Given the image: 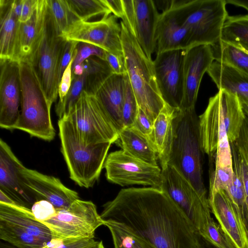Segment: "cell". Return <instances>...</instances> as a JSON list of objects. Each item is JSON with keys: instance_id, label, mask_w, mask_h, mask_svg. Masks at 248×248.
Wrapping results in <instances>:
<instances>
[{"instance_id": "cell-40", "label": "cell", "mask_w": 248, "mask_h": 248, "mask_svg": "<svg viewBox=\"0 0 248 248\" xmlns=\"http://www.w3.org/2000/svg\"><path fill=\"white\" fill-rule=\"evenodd\" d=\"M201 236L219 248H238L213 218L208 223L204 233Z\"/></svg>"}, {"instance_id": "cell-7", "label": "cell", "mask_w": 248, "mask_h": 248, "mask_svg": "<svg viewBox=\"0 0 248 248\" xmlns=\"http://www.w3.org/2000/svg\"><path fill=\"white\" fill-rule=\"evenodd\" d=\"M66 42L58 32L47 8L43 35L27 62L32 67L51 105L58 96L59 66Z\"/></svg>"}, {"instance_id": "cell-35", "label": "cell", "mask_w": 248, "mask_h": 248, "mask_svg": "<svg viewBox=\"0 0 248 248\" xmlns=\"http://www.w3.org/2000/svg\"><path fill=\"white\" fill-rule=\"evenodd\" d=\"M225 191L248 238V212L246 197L241 179L235 172L232 184Z\"/></svg>"}, {"instance_id": "cell-31", "label": "cell", "mask_w": 248, "mask_h": 248, "mask_svg": "<svg viewBox=\"0 0 248 248\" xmlns=\"http://www.w3.org/2000/svg\"><path fill=\"white\" fill-rule=\"evenodd\" d=\"M220 40L235 45L248 52V14L228 16L224 22Z\"/></svg>"}, {"instance_id": "cell-13", "label": "cell", "mask_w": 248, "mask_h": 248, "mask_svg": "<svg viewBox=\"0 0 248 248\" xmlns=\"http://www.w3.org/2000/svg\"><path fill=\"white\" fill-rule=\"evenodd\" d=\"M122 21L147 57L156 51V30L160 13L152 0H122Z\"/></svg>"}, {"instance_id": "cell-39", "label": "cell", "mask_w": 248, "mask_h": 248, "mask_svg": "<svg viewBox=\"0 0 248 248\" xmlns=\"http://www.w3.org/2000/svg\"><path fill=\"white\" fill-rule=\"evenodd\" d=\"M234 176L233 167H215L209 173V193L226 190L232 184Z\"/></svg>"}, {"instance_id": "cell-1", "label": "cell", "mask_w": 248, "mask_h": 248, "mask_svg": "<svg viewBox=\"0 0 248 248\" xmlns=\"http://www.w3.org/2000/svg\"><path fill=\"white\" fill-rule=\"evenodd\" d=\"M100 216L156 248H196L199 235L166 193L153 187L121 189Z\"/></svg>"}, {"instance_id": "cell-52", "label": "cell", "mask_w": 248, "mask_h": 248, "mask_svg": "<svg viewBox=\"0 0 248 248\" xmlns=\"http://www.w3.org/2000/svg\"><path fill=\"white\" fill-rule=\"evenodd\" d=\"M226 4H232L245 8L248 12V0H225Z\"/></svg>"}, {"instance_id": "cell-43", "label": "cell", "mask_w": 248, "mask_h": 248, "mask_svg": "<svg viewBox=\"0 0 248 248\" xmlns=\"http://www.w3.org/2000/svg\"><path fill=\"white\" fill-rule=\"evenodd\" d=\"M38 0H13L14 11L19 21L24 23L32 16L35 9Z\"/></svg>"}, {"instance_id": "cell-44", "label": "cell", "mask_w": 248, "mask_h": 248, "mask_svg": "<svg viewBox=\"0 0 248 248\" xmlns=\"http://www.w3.org/2000/svg\"><path fill=\"white\" fill-rule=\"evenodd\" d=\"M31 211L35 218L43 222L54 216L56 214L57 209L46 200H40L32 205Z\"/></svg>"}, {"instance_id": "cell-32", "label": "cell", "mask_w": 248, "mask_h": 248, "mask_svg": "<svg viewBox=\"0 0 248 248\" xmlns=\"http://www.w3.org/2000/svg\"><path fill=\"white\" fill-rule=\"evenodd\" d=\"M0 238L18 248H42L46 244L19 227L0 220Z\"/></svg>"}, {"instance_id": "cell-21", "label": "cell", "mask_w": 248, "mask_h": 248, "mask_svg": "<svg viewBox=\"0 0 248 248\" xmlns=\"http://www.w3.org/2000/svg\"><path fill=\"white\" fill-rule=\"evenodd\" d=\"M208 199L211 211L225 233L238 248H248L247 233L226 191L209 193Z\"/></svg>"}, {"instance_id": "cell-19", "label": "cell", "mask_w": 248, "mask_h": 248, "mask_svg": "<svg viewBox=\"0 0 248 248\" xmlns=\"http://www.w3.org/2000/svg\"><path fill=\"white\" fill-rule=\"evenodd\" d=\"M20 172L25 184L38 200H46L57 209L66 208L79 199L78 193L65 186L59 178L27 168L24 165Z\"/></svg>"}, {"instance_id": "cell-49", "label": "cell", "mask_w": 248, "mask_h": 248, "mask_svg": "<svg viewBox=\"0 0 248 248\" xmlns=\"http://www.w3.org/2000/svg\"><path fill=\"white\" fill-rule=\"evenodd\" d=\"M106 61L114 74L122 75L126 73L124 54H114L106 51Z\"/></svg>"}, {"instance_id": "cell-34", "label": "cell", "mask_w": 248, "mask_h": 248, "mask_svg": "<svg viewBox=\"0 0 248 248\" xmlns=\"http://www.w3.org/2000/svg\"><path fill=\"white\" fill-rule=\"evenodd\" d=\"M47 3L48 10L60 36L80 20L71 10L66 0H47Z\"/></svg>"}, {"instance_id": "cell-36", "label": "cell", "mask_w": 248, "mask_h": 248, "mask_svg": "<svg viewBox=\"0 0 248 248\" xmlns=\"http://www.w3.org/2000/svg\"><path fill=\"white\" fill-rule=\"evenodd\" d=\"M104 225L108 228L110 232L114 248H156L113 223L105 222Z\"/></svg>"}, {"instance_id": "cell-14", "label": "cell", "mask_w": 248, "mask_h": 248, "mask_svg": "<svg viewBox=\"0 0 248 248\" xmlns=\"http://www.w3.org/2000/svg\"><path fill=\"white\" fill-rule=\"evenodd\" d=\"M113 15L93 21H78L61 35L66 41L90 44L105 51L123 53L121 27Z\"/></svg>"}, {"instance_id": "cell-50", "label": "cell", "mask_w": 248, "mask_h": 248, "mask_svg": "<svg viewBox=\"0 0 248 248\" xmlns=\"http://www.w3.org/2000/svg\"><path fill=\"white\" fill-rule=\"evenodd\" d=\"M104 2L113 15L117 18H122L123 14L122 0H104Z\"/></svg>"}, {"instance_id": "cell-27", "label": "cell", "mask_w": 248, "mask_h": 248, "mask_svg": "<svg viewBox=\"0 0 248 248\" xmlns=\"http://www.w3.org/2000/svg\"><path fill=\"white\" fill-rule=\"evenodd\" d=\"M218 90L236 95L248 101V76L224 63L214 61L207 71Z\"/></svg>"}, {"instance_id": "cell-38", "label": "cell", "mask_w": 248, "mask_h": 248, "mask_svg": "<svg viewBox=\"0 0 248 248\" xmlns=\"http://www.w3.org/2000/svg\"><path fill=\"white\" fill-rule=\"evenodd\" d=\"M139 109L138 104L125 74V94L122 108V119L124 128L132 126L134 123Z\"/></svg>"}, {"instance_id": "cell-24", "label": "cell", "mask_w": 248, "mask_h": 248, "mask_svg": "<svg viewBox=\"0 0 248 248\" xmlns=\"http://www.w3.org/2000/svg\"><path fill=\"white\" fill-rule=\"evenodd\" d=\"M0 220L16 225L46 244L54 238L50 229L35 218L31 209L16 203L0 202Z\"/></svg>"}, {"instance_id": "cell-11", "label": "cell", "mask_w": 248, "mask_h": 248, "mask_svg": "<svg viewBox=\"0 0 248 248\" xmlns=\"http://www.w3.org/2000/svg\"><path fill=\"white\" fill-rule=\"evenodd\" d=\"M199 127L203 152L210 158L215 155V167H232L219 92L209 98L205 110L199 116Z\"/></svg>"}, {"instance_id": "cell-29", "label": "cell", "mask_w": 248, "mask_h": 248, "mask_svg": "<svg viewBox=\"0 0 248 248\" xmlns=\"http://www.w3.org/2000/svg\"><path fill=\"white\" fill-rule=\"evenodd\" d=\"M218 92L228 140L230 143H232L238 138L246 116L236 95L223 90Z\"/></svg>"}, {"instance_id": "cell-12", "label": "cell", "mask_w": 248, "mask_h": 248, "mask_svg": "<svg viewBox=\"0 0 248 248\" xmlns=\"http://www.w3.org/2000/svg\"><path fill=\"white\" fill-rule=\"evenodd\" d=\"M104 168L107 180L122 186L138 185L160 189L161 186L162 170L158 166L144 162L123 150L108 154Z\"/></svg>"}, {"instance_id": "cell-25", "label": "cell", "mask_w": 248, "mask_h": 248, "mask_svg": "<svg viewBox=\"0 0 248 248\" xmlns=\"http://www.w3.org/2000/svg\"><path fill=\"white\" fill-rule=\"evenodd\" d=\"M179 109L165 103L153 123L150 140L156 151L161 169L168 165L173 139V121Z\"/></svg>"}, {"instance_id": "cell-42", "label": "cell", "mask_w": 248, "mask_h": 248, "mask_svg": "<svg viewBox=\"0 0 248 248\" xmlns=\"http://www.w3.org/2000/svg\"><path fill=\"white\" fill-rule=\"evenodd\" d=\"M95 242L94 238L82 239L53 238L42 248H89Z\"/></svg>"}, {"instance_id": "cell-30", "label": "cell", "mask_w": 248, "mask_h": 248, "mask_svg": "<svg viewBox=\"0 0 248 248\" xmlns=\"http://www.w3.org/2000/svg\"><path fill=\"white\" fill-rule=\"evenodd\" d=\"M211 47L214 61L227 64L248 76V52L220 40Z\"/></svg>"}, {"instance_id": "cell-6", "label": "cell", "mask_w": 248, "mask_h": 248, "mask_svg": "<svg viewBox=\"0 0 248 248\" xmlns=\"http://www.w3.org/2000/svg\"><path fill=\"white\" fill-rule=\"evenodd\" d=\"M170 4L189 31L190 47L220 40L229 16L225 0H172Z\"/></svg>"}, {"instance_id": "cell-18", "label": "cell", "mask_w": 248, "mask_h": 248, "mask_svg": "<svg viewBox=\"0 0 248 248\" xmlns=\"http://www.w3.org/2000/svg\"><path fill=\"white\" fill-rule=\"evenodd\" d=\"M214 61L211 45H197L186 50L183 67L184 94L180 109L195 108L203 76Z\"/></svg>"}, {"instance_id": "cell-55", "label": "cell", "mask_w": 248, "mask_h": 248, "mask_svg": "<svg viewBox=\"0 0 248 248\" xmlns=\"http://www.w3.org/2000/svg\"><path fill=\"white\" fill-rule=\"evenodd\" d=\"M196 248H201L198 246V245H197V246Z\"/></svg>"}, {"instance_id": "cell-16", "label": "cell", "mask_w": 248, "mask_h": 248, "mask_svg": "<svg viewBox=\"0 0 248 248\" xmlns=\"http://www.w3.org/2000/svg\"><path fill=\"white\" fill-rule=\"evenodd\" d=\"M0 126L14 129L20 116L21 87L19 62L0 60Z\"/></svg>"}, {"instance_id": "cell-45", "label": "cell", "mask_w": 248, "mask_h": 248, "mask_svg": "<svg viewBox=\"0 0 248 248\" xmlns=\"http://www.w3.org/2000/svg\"><path fill=\"white\" fill-rule=\"evenodd\" d=\"M78 42L67 41L60 60L58 70L59 85L63 74L72 60Z\"/></svg>"}, {"instance_id": "cell-3", "label": "cell", "mask_w": 248, "mask_h": 248, "mask_svg": "<svg viewBox=\"0 0 248 248\" xmlns=\"http://www.w3.org/2000/svg\"><path fill=\"white\" fill-rule=\"evenodd\" d=\"M120 25L126 74L139 108L154 123L165 104L157 84L154 62L122 20Z\"/></svg>"}, {"instance_id": "cell-37", "label": "cell", "mask_w": 248, "mask_h": 248, "mask_svg": "<svg viewBox=\"0 0 248 248\" xmlns=\"http://www.w3.org/2000/svg\"><path fill=\"white\" fill-rule=\"evenodd\" d=\"M87 75L84 72L81 76L72 77L71 85L68 94L62 102H58L55 111L59 119L67 115L84 90Z\"/></svg>"}, {"instance_id": "cell-4", "label": "cell", "mask_w": 248, "mask_h": 248, "mask_svg": "<svg viewBox=\"0 0 248 248\" xmlns=\"http://www.w3.org/2000/svg\"><path fill=\"white\" fill-rule=\"evenodd\" d=\"M61 150L70 178L81 187H92L98 180L112 144H86L65 117L58 123Z\"/></svg>"}, {"instance_id": "cell-23", "label": "cell", "mask_w": 248, "mask_h": 248, "mask_svg": "<svg viewBox=\"0 0 248 248\" xmlns=\"http://www.w3.org/2000/svg\"><path fill=\"white\" fill-rule=\"evenodd\" d=\"M125 74H113L100 84L86 91L97 97L119 133L124 129L122 108Z\"/></svg>"}, {"instance_id": "cell-51", "label": "cell", "mask_w": 248, "mask_h": 248, "mask_svg": "<svg viewBox=\"0 0 248 248\" xmlns=\"http://www.w3.org/2000/svg\"><path fill=\"white\" fill-rule=\"evenodd\" d=\"M198 245L201 248H219L215 244L204 238L200 234L198 236Z\"/></svg>"}, {"instance_id": "cell-2", "label": "cell", "mask_w": 248, "mask_h": 248, "mask_svg": "<svg viewBox=\"0 0 248 248\" xmlns=\"http://www.w3.org/2000/svg\"><path fill=\"white\" fill-rule=\"evenodd\" d=\"M204 153L195 108L179 109L173 121L168 165L174 168L201 196L207 197L203 179Z\"/></svg>"}, {"instance_id": "cell-41", "label": "cell", "mask_w": 248, "mask_h": 248, "mask_svg": "<svg viewBox=\"0 0 248 248\" xmlns=\"http://www.w3.org/2000/svg\"><path fill=\"white\" fill-rule=\"evenodd\" d=\"M106 51L94 45L78 42L76 47V54L72 65V68L83 63L86 59L95 56L105 61Z\"/></svg>"}, {"instance_id": "cell-33", "label": "cell", "mask_w": 248, "mask_h": 248, "mask_svg": "<svg viewBox=\"0 0 248 248\" xmlns=\"http://www.w3.org/2000/svg\"><path fill=\"white\" fill-rule=\"evenodd\" d=\"M72 12L82 21H89L92 18L107 17L111 12L104 0H66Z\"/></svg>"}, {"instance_id": "cell-54", "label": "cell", "mask_w": 248, "mask_h": 248, "mask_svg": "<svg viewBox=\"0 0 248 248\" xmlns=\"http://www.w3.org/2000/svg\"><path fill=\"white\" fill-rule=\"evenodd\" d=\"M89 248H105L103 242L102 241H96L94 243L93 245H92Z\"/></svg>"}, {"instance_id": "cell-20", "label": "cell", "mask_w": 248, "mask_h": 248, "mask_svg": "<svg viewBox=\"0 0 248 248\" xmlns=\"http://www.w3.org/2000/svg\"><path fill=\"white\" fill-rule=\"evenodd\" d=\"M156 42V54L170 50H186L191 47L189 31L170 2L159 15Z\"/></svg>"}, {"instance_id": "cell-22", "label": "cell", "mask_w": 248, "mask_h": 248, "mask_svg": "<svg viewBox=\"0 0 248 248\" xmlns=\"http://www.w3.org/2000/svg\"><path fill=\"white\" fill-rule=\"evenodd\" d=\"M47 9V0H38L30 19L19 23L13 61L27 62L33 53L43 35Z\"/></svg>"}, {"instance_id": "cell-46", "label": "cell", "mask_w": 248, "mask_h": 248, "mask_svg": "<svg viewBox=\"0 0 248 248\" xmlns=\"http://www.w3.org/2000/svg\"><path fill=\"white\" fill-rule=\"evenodd\" d=\"M153 123L145 113L139 108L136 117L132 126L150 140L153 130Z\"/></svg>"}, {"instance_id": "cell-8", "label": "cell", "mask_w": 248, "mask_h": 248, "mask_svg": "<svg viewBox=\"0 0 248 248\" xmlns=\"http://www.w3.org/2000/svg\"><path fill=\"white\" fill-rule=\"evenodd\" d=\"M86 144L115 143L119 132L93 94L83 90L67 115Z\"/></svg>"}, {"instance_id": "cell-15", "label": "cell", "mask_w": 248, "mask_h": 248, "mask_svg": "<svg viewBox=\"0 0 248 248\" xmlns=\"http://www.w3.org/2000/svg\"><path fill=\"white\" fill-rule=\"evenodd\" d=\"M186 50L156 54L153 61L158 87L166 104L180 108L184 94L183 67Z\"/></svg>"}, {"instance_id": "cell-47", "label": "cell", "mask_w": 248, "mask_h": 248, "mask_svg": "<svg viewBox=\"0 0 248 248\" xmlns=\"http://www.w3.org/2000/svg\"><path fill=\"white\" fill-rule=\"evenodd\" d=\"M76 54V48L74 56L68 66L64 71L58 88V102H62L70 90L72 83V65Z\"/></svg>"}, {"instance_id": "cell-48", "label": "cell", "mask_w": 248, "mask_h": 248, "mask_svg": "<svg viewBox=\"0 0 248 248\" xmlns=\"http://www.w3.org/2000/svg\"><path fill=\"white\" fill-rule=\"evenodd\" d=\"M234 143L248 167V117L247 116L246 117L241 128L239 136Z\"/></svg>"}, {"instance_id": "cell-9", "label": "cell", "mask_w": 248, "mask_h": 248, "mask_svg": "<svg viewBox=\"0 0 248 248\" xmlns=\"http://www.w3.org/2000/svg\"><path fill=\"white\" fill-rule=\"evenodd\" d=\"M160 189L170 197L184 213L196 232L202 235L213 218L207 197L201 196L174 168L162 169Z\"/></svg>"}, {"instance_id": "cell-10", "label": "cell", "mask_w": 248, "mask_h": 248, "mask_svg": "<svg viewBox=\"0 0 248 248\" xmlns=\"http://www.w3.org/2000/svg\"><path fill=\"white\" fill-rule=\"evenodd\" d=\"M104 222L92 202L79 199L66 208L57 209L54 216L42 223L54 238L82 239L94 238L95 230Z\"/></svg>"}, {"instance_id": "cell-17", "label": "cell", "mask_w": 248, "mask_h": 248, "mask_svg": "<svg viewBox=\"0 0 248 248\" xmlns=\"http://www.w3.org/2000/svg\"><path fill=\"white\" fill-rule=\"evenodd\" d=\"M23 166L10 147L0 140V190L17 204L31 209L37 197L25 184L20 169Z\"/></svg>"}, {"instance_id": "cell-53", "label": "cell", "mask_w": 248, "mask_h": 248, "mask_svg": "<svg viewBox=\"0 0 248 248\" xmlns=\"http://www.w3.org/2000/svg\"><path fill=\"white\" fill-rule=\"evenodd\" d=\"M244 112L248 117V101L245 100H240Z\"/></svg>"}, {"instance_id": "cell-5", "label": "cell", "mask_w": 248, "mask_h": 248, "mask_svg": "<svg viewBox=\"0 0 248 248\" xmlns=\"http://www.w3.org/2000/svg\"><path fill=\"white\" fill-rule=\"evenodd\" d=\"M21 102L20 116L14 129L46 141L52 140L56 131L52 123L51 105L30 64L19 62Z\"/></svg>"}, {"instance_id": "cell-26", "label": "cell", "mask_w": 248, "mask_h": 248, "mask_svg": "<svg viewBox=\"0 0 248 248\" xmlns=\"http://www.w3.org/2000/svg\"><path fill=\"white\" fill-rule=\"evenodd\" d=\"M115 143L126 154L148 164L158 166V155L153 143L133 126L122 130Z\"/></svg>"}, {"instance_id": "cell-28", "label": "cell", "mask_w": 248, "mask_h": 248, "mask_svg": "<svg viewBox=\"0 0 248 248\" xmlns=\"http://www.w3.org/2000/svg\"><path fill=\"white\" fill-rule=\"evenodd\" d=\"M13 0H0V58L13 60L19 24Z\"/></svg>"}]
</instances>
